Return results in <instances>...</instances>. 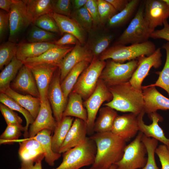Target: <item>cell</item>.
Listing matches in <instances>:
<instances>
[{
  "label": "cell",
  "instance_id": "cell-1",
  "mask_svg": "<svg viewBox=\"0 0 169 169\" xmlns=\"http://www.w3.org/2000/svg\"><path fill=\"white\" fill-rule=\"evenodd\" d=\"M95 142L96 153L92 167L109 169L122 158L126 141L111 132L95 133L90 137Z\"/></svg>",
  "mask_w": 169,
  "mask_h": 169
},
{
  "label": "cell",
  "instance_id": "cell-2",
  "mask_svg": "<svg viewBox=\"0 0 169 169\" xmlns=\"http://www.w3.org/2000/svg\"><path fill=\"white\" fill-rule=\"evenodd\" d=\"M112 96L110 101L103 105L121 112H129L138 115L144 110L142 90L133 87L129 81L108 87Z\"/></svg>",
  "mask_w": 169,
  "mask_h": 169
},
{
  "label": "cell",
  "instance_id": "cell-3",
  "mask_svg": "<svg viewBox=\"0 0 169 169\" xmlns=\"http://www.w3.org/2000/svg\"><path fill=\"white\" fill-rule=\"evenodd\" d=\"M96 153L94 141L87 137L82 143L63 153V161L54 169H79L92 165Z\"/></svg>",
  "mask_w": 169,
  "mask_h": 169
},
{
  "label": "cell",
  "instance_id": "cell-4",
  "mask_svg": "<svg viewBox=\"0 0 169 169\" xmlns=\"http://www.w3.org/2000/svg\"><path fill=\"white\" fill-rule=\"evenodd\" d=\"M156 49L155 44L149 40L128 46L116 45L107 49L101 54L99 59L102 61L110 59L123 63L135 60L141 56H149Z\"/></svg>",
  "mask_w": 169,
  "mask_h": 169
},
{
  "label": "cell",
  "instance_id": "cell-5",
  "mask_svg": "<svg viewBox=\"0 0 169 169\" xmlns=\"http://www.w3.org/2000/svg\"><path fill=\"white\" fill-rule=\"evenodd\" d=\"M144 4L138 8L134 17L115 42V45L141 43L148 41L151 33L144 16Z\"/></svg>",
  "mask_w": 169,
  "mask_h": 169
},
{
  "label": "cell",
  "instance_id": "cell-6",
  "mask_svg": "<svg viewBox=\"0 0 169 169\" xmlns=\"http://www.w3.org/2000/svg\"><path fill=\"white\" fill-rule=\"evenodd\" d=\"M143 134L139 131L134 140L126 146L122 158L115 164L116 169H140L145 166L147 152L141 140Z\"/></svg>",
  "mask_w": 169,
  "mask_h": 169
},
{
  "label": "cell",
  "instance_id": "cell-7",
  "mask_svg": "<svg viewBox=\"0 0 169 169\" xmlns=\"http://www.w3.org/2000/svg\"><path fill=\"white\" fill-rule=\"evenodd\" d=\"M106 62L99 58L93 59L80 75L72 91L87 99L95 90Z\"/></svg>",
  "mask_w": 169,
  "mask_h": 169
},
{
  "label": "cell",
  "instance_id": "cell-8",
  "mask_svg": "<svg viewBox=\"0 0 169 169\" xmlns=\"http://www.w3.org/2000/svg\"><path fill=\"white\" fill-rule=\"evenodd\" d=\"M109 59L106 62L100 79L108 87L129 81L137 67V60L121 63Z\"/></svg>",
  "mask_w": 169,
  "mask_h": 169
},
{
  "label": "cell",
  "instance_id": "cell-9",
  "mask_svg": "<svg viewBox=\"0 0 169 169\" xmlns=\"http://www.w3.org/2000/svg\"><path fill=\"white\" fill-rule=\"evenodd\" d=\"M112 99V96L108 87L99 79L94 92L83 102L87 113L86 123L88 134H91L94 132L96 115L102 105L104 102H109Z\"/></svg>",
  "mask_w": 169,
  "mask_h": 169
},
{
  "label": "cell",
  "instance_id": "cell-10",
  "mask_svg": "<svg viewBox=\"0 0 169 169\" xmlns=\"http://www.w3.org/2000/svg\"><path fill=\"white\" fill-rule=\"evenodd\" d=\"M9 13L8 41L15 43L21 33L33 22L29 16L23 0H13Z\"/></svg>",
  "mask_w": 169,
  "mask_h": 169
},
{
  "label": "cell",
  "instance_id": "cell-11",
  "mask_svg": "<svg viewBox=\"0 0 169 169\" xmlns=\"http://www.w3.org/2000/svg\"><path fill=\"white\" fill-rule=\"evenodd\" d=\"M162 56L161 49L158 48L151 55L141 56L137 59V67L129 81L133 87L142 90V83L151 68L157 69L161 65Z\"/></svg>",
  "mask_w": 169,
  "mask_h": 169
},
{
  "label": "cell",
  "instance_id": "cell-12",
  "mask_svg": "<svg viewBox=\"0 0 169 169\" xmlns=\"http://www.w3.org/2000/svg\"><path fill=\"white\" fill-rule=\"evenodd\" d=\"M144 16L151 33L163 25L169 17V7L164 0H147L144 4Z\"/></svg>",
  "mask_w": 169,
  "mask_h": 169
},
{
  "label": "cell",
  "instance_id": "cell-13",
  "mask_svg": "<svg viewBox=\"0 0 169 169\" xmlns=\"http://www.w3.org/2000/svg\"><path fill=\"white\" fill-rule=\"evenodd\" d=\"M93 59V54L87 44L83 45L79 42L76 44L64 56L58 65L61 83L78 64L83 61H86L90 63Z\"/></svg>",
  "mask_w": 169,
  "mask_h": 169
},
{
  "label": "cell",
  "instance_id": "cell-14",
  "mask_svg": "<svg viewBox=\"0 0 169 169\" xmlns=\"http://www.w3.org/2000/svg\"><path fill=\"white\" fill-rule=\"evenodd\" d=\"M47 97L58 123L63 117L68 101L61 88L60 72L54 73L48 89Z\"/></svg>",
  "mask_w": 169,
  "mask_h": 169
},
{
  "label": "cell",
  "instance_id": "cell-15",
  "mask_svg": "<svg viewBox=\"0 0 169 169\" xmlns=\"http://www.w3.org/2000/svg\"><path fill=\"white\" fill-rule=\"evenodd\" d=\"M27 66L30 69L34 78L41 102H45L48 99V92L50 84L58 67L52 64Z\"/></svg>",
  "mask_w": 169,
  "mask_h": 169
},
{
  "label": "cell",
  "instance_id": "cell-16",
  "mask_svg": "<svg viewBox=\"0 0 169 169\" xmlns=\"http://www.w3.org/2000/svg\"><path fill=\"white\" fill-rule=\"evenodd\" d=\"M145 113L143 110L137 116L139 131L147 137L154 138L161 142L168 149L169 139L165 136L163 130L158 124L159 122L163 120L162 117L156 112L148 114V117L152 121V123L147 125L143 120Z\"/></svg>",
  "mask_w": 169,
  "mask_h": 169
},
{
  "label": "cell",
  "instance_id": "cell-17",
  "mask_svg": "<svg viewBox=\"0 0 169 169\" xmlns=\"http://www.w3.org/2000/svg\"><path fill=\"white\" fill-rule=\"evenodd\" d=\"M51 108L48 99L45 102H41L38 114L28 130V138L33 137L44 129L54 131L57 123L53 115Z\"/></svg>",
  "mask_w": 169,
  "mask_h": 169
},
{
  "label": "cell",
  "instance_id": "cell-18",
  "mask_svg": "<svg viewBox=\"0 0 169 169\" xmlns=\"http://www.w3.org/2000/svg\"><path fill=\"white\" fill-rule=\"evenodd\" d=\"M137 116L131 113L118 115L115 120L111 132L125 141H129L139 131Z\"/></svg>",
  "mask_w": 169,
  "mask_h": 169
},
{
  "label": "cell",
  "instance_id": "cell-19",
  "mask_svg": "<svg viewBox=\"0 0 169 169\" xmlns=\"http://www.w3.org/2000/svg\"><path fill=\"white\" fill-rule=\"evenodd\" d=\"M11 86L16 90L40 99L34 76L30 69L24 64L19 70Z\"/></svg>",
  "mask_w": 169,
  "mask_h": 169
},
{
  "label": "cell",
  "instance_id": "cell-20",
  "mask_svg": "<svg viewBox=\"0 0 169 169\" xmlns=\"http://www.w3.org/2000/svg\"><path fill=\"white\" fill-rule=\"evenodd\" d=\"M73 48L69 46H57L48 50L39 56L26 59L23 62L24 64L28 66L52 64L58 67L62 59Z\"/></svg>",
  "mask_w": 169,
  "mask_h": 169
},
{
  "label": "cell",
  "instance_id": "cell-21",
  "mask_svg": "<svg viewBox=\"0 0 169 169\" xmlns=\"http://www.w3.org/2000/svg\"><path fill=\"white\" fill-rule=\"evenodd\" d=\"M86 123L81 119L75 118L62 144L59 153H64L77 146L87 138Z\"/></svg>",
  "mask_w": 169,
  "mask_h": 169
},
{
  "label": "cell",
  "instance_id": "cell-22",
  "mask_svg": "<svg viewBox=\"0 0 169 169\" xmlns=\"http://www.w3.org/2000/svg\"><path fill=\"white\" fill-rule=\"evenodd\" d=\"M144 96V110L148 114L158 110H169V99L164 96L155 87L142 86Z\"/></svg>",
  "mask_w": 169,
  "mask_h": 169
},
{
  "label": "cell",
  "instance_id": "cell-23",
  "mask_svg": "<svg viewBox=\"0 0 169 169\" xmlns=\"http://www.w3.org/2000/svg\"><path fill=\"white\" fill-rule=\"evenodd\" d=\"M50 14L56 22L61 33L71 34L74 36L81 44L83 45L85 43V31L74 20L53 12Z\"/></svg>",
  "mask_w": 169,
  "mask_h": 169
},
{
  "label": "cell",
  "instance_id": "cell-24",
  "mask_svg": "<svg viewBox=\"0 0 169 169\" xmlns=\"http://www.w3.org/2000/svg\"><path fill=\"white\" fill-rule=\"evenodd\" d=\"M57 46L52 42L22 43L18 45L16 57L23 62L28 59L39 56L48 50Z\"/></svg>",
  "mask_w": 169,
  "mask_h": 169
},
{
  "label": "cell",
  "instance_id": "cell-25",
  "mask_svg": "<svg viewBox=\"0 0 169 169\" xmlns=\"http://www.w3.org/2000/svg\"><path fill=\"white\" fill-rule=\"evenodd\" d=\"M3 93L15 100L35 119L40 108L41 101L40 98L29 95L21 94L10 87L6 89Z\"/></svg>",
  "mask_w": 169,
  "mask_h": 169
},
{
  "label": "cell",
  "instance_id": "cell-26",
  "mask_svg": "<svg viewBox=\"0 0 169 169\" xmlns=\"http://www.w3.org/2000/svg\"><path fill=\"white\" fill-rule=\"evenodd\" d=\"M99 111L93 131L95 133L111 132L115 120L118 115L117 113L114 109L106 106L100 108Z\"/></svg>",
  "mask_w": 169,
  "mask_h": 169
},
{
  "label": "cell",
  "instance_id": "cell-27",
  "mask_svg": "<svg viewBox=\"0 0 169 169\" xmlns=\"http://www.w3.org/2000/svg\"><path fill=\"white\" fill-rule=\"evenodd\" d=\"M66 107L64 112L63 117H74L82 120L86 123L87 113L84 108L81 96L72 91L69 96Z\"/></svg>",
  "mask_w": 169,
  "mask_h": 169
},
{
  "label": "cell",
  "instance_id": "cell-28",
  "mask_svg": "<svg viewBox=\"0 0 169 169\" xmlns=\"http://www.w3.org/2000/svg\"><path fill=\"white\" fill-rule=\"evenodd\" d=\"M19 142L18 152L21 161L35 159L44 155L43 146L37 141L27 138Z\"/></svg>",
  "mask_w": 169,
  "mask_h": 169
},
{
  "label": "cell",
  "instance_id": "cell-29",
  "mask_svg": "<svg viewBox=\"0 0 169 169\" xmlns=\"http://www.w3.org/2000/svg\"><path fill=\"white\" fill-rule=\"evenodd\" d=\"M52 132L48 130L44 129L38 133L33 137L29 138L38 141L42 145L44 151L45 161L50 166H53L55 161L61 156V154L54 152L52 148Z\"/></svg>",
  "mask_w": 169,
  "mask_h": 169
},
{
  "label": "cell",
  "instance_id": "cell-30",
  "mask_svg": "<svg viewBox=\"0 0 169 169\" xmlns=\"http://www.w3.org/2000/svg\"><path fill=\"white\" fill-rule=\"evenodd\" d=\"M74 120L73 117L64 116L60 122L57 123L51 140L52 149L54 152L59 153Z\"/></svg>",
  "mask_w": 169,
  "mask_h": 169
},
{
  "label": "cell",
  "instance_id": "cell-31",
  "mask_svg": "<svg viewBox=\"0 0 169 169\" xmlns=\"http://www.w3.org/2000/svg\"><path fill=\"white\" fill-rule=\"evenodd\" d=\"M24 65L23 62L14 57L0 74V91L3 93L10 87L11 81L15 77Z\"/></svg>",
  "mask_w": 169,
  "mask_h": 169
},
{
  "label": "cell",
  "instance_id": "cell-32",
  "mask_svg": "<svg viewBox=\"0 0 169 169\" xmlns=\"http://www.w3.org/2000/svg\"><path fill=\"white\" fill-rule=\"evenodd\" d=\"M89 63L87 61H83L78 64L70 71L61 83L62 90L66 98L68 99L80 75L89 66Z\"/></svg>",
  "mask_w": 169,
  "mask_h": 169
},
{
  "label": "cell",
  "instance_id": "cell-33",
  "mask_svg": "<svg viewBox=\"0 0 169 169\" xmlns=\"http://www.w3.org/2000/svg\"><path fill=\"white\" fill-rule=\"evenodd\" d=\"M23 1L33 22L41 16L52 12L51 0H23Z\"/></svg>",
  "mask_w": 169,
  "mask_h": 169
},
{
  "label": "cell",
  "instance_id": "cell-34",
  "mask_svg": "<svg viewBox=\"0 0 169 169\" xmlns=\"http://www.w3.org/2000/svg\"><path fill=\"white\" fill-rule=\"evenodd\" d=\"M0 101L1 103L5 105L13 110L19 112L23 115L26 120V125L25 126V130L23 136L25 138L28 137L29 126L32 124L35 120L30 113L15 100L4 93H0Z\"/></svg>",
  "mask_w": 169,
  "mask_h": 169
},
{
  "label": "cell",
  "instance_id": "cell-35",
  "mask_svg": "<svg viewBox=\"0 0 169 169\" xmlns=\"http://www.w3.org/2000/svg\"><path fill=\"white\" fill-rule=\"evenodd\" d=\"M139 0H131L123 10L113 16L108 21L110 28H114L124 23L131 18L139 4Z\"/></svg>",
  "mask_w": 169,
  "mask_h": 169
},
{
  "label": "cell",
  "instance_id": "cell-36",
  "mask_svg": "<svg viewBox=\"0 0 169 169\" xmlns=\"http://www.w3.org/2000/svg\"><path fill=\"white\" fill-rule=\"evenodd\" d=\"M162 48L166 52V60L164 67L162 70L159 72V77L155 83L143 86L161 87L165 90L169 96V42L164 44Z\"/></svg>",
  "mask_w": 169,
  "mask_h": 169
},
{
  "label": "cell",
  "instance_id": "cell-37",
  "mask_svg": "<svg viewBox=\"0 0 169 169\" xmlns=\"http://www.w3.org/2000/svg\"><path fill=\"white\" fill-rule=\"evenodd\" d=\"M113 36L108 33L99 35L87 44L93 55V59H98L99 56L107 49L111 42Z\"/></svg>",
  "mask_w": 169,
  "mask_h": 169
},
{
  "label": "cell",
  "instance_id": "cell-38",
  "mask_svg": "<svg viewBox=\"0 0 169 169\" xmlns=\"http://www.w3.org/2000/svg\"><path fill=\"white\" fill-rule=\"evenodd\" d=\"M141 140L146 148L147 157L145 166L140 169H159L155 161V154L158 145V141L143 134Z\"/></svg>",
  "mask_w": 169,
  "mask_h": 169
},
{
  "label": "cell",
  "instance_id": "cell-39",
  "mask_svg": "<svg viewBox=\"0 0 169 169\" xmlns=\"http://www.w3.org/2000/svg\"><path fill=\"white\" fill-rule=\"evenodd\" d=\"M56 35L53 33L34 25L28 32L27 38L29 42L44 43L54 41Z\"/></svg>",
  "mask_w": 169,
  "mask_h": 169
},
{
  "label": "cell",
  "instance_id": "cell-40",
  "mask_svg": "<svg viewBox=\"0 0 169 169\" xmlns=\"http://www.w3.org/2000/svg\"><path fill=\"white\" fill-rule=\"evenodd\" d=\"M18 45L15 43L8 41L0 46V69L6 66L16 56Z\"/></svg>",
  "mask_w": 169,
  "mask_h": 169
},
{
  "label": "cell",
  "instance_id": "cell-41",
  "mask_svg": "<svg viewBox=\"0 0 169 169\" xmlns=\"http://www.w3.org/2000/svg\"><path fill=\"white\" fill-rule=\"evenodd\" d=\"M25 130V126H23L22 125H7L0 135V144H9L16 142L22 135V131L24 132Z\"/></svg>",
  "mask_w": 169,
  "mask_h": 169
},
{
  "label": "cell",
  "instance_id": "cell-42",
  "mask_svg": "<svg viewBox=\"0 0 169 169\" xmlns=\"http://www.w3.org/2000/svg\"><path fill=\"white\" fill-rule=\"evenodd\" d=\"M70 16L85 31H90L93 26V21L90 14L85 6L74 10L71 13Z\"/></svg>",
  "mask_w": 169,
  "mask_h": 169
},
{
  "label": "cell",
  "instance_id": "cell-43",
  "mask_svg": "<svg viewBox=\"0 0 169 169\" xmlns=\"http://www.w3.org/2000/svg\"><path fill=\"white\" fill-rule=\"evenodd\" d=\"M33 23L36 26L50 32H60L56 22L50 13L39 17L34 21Z\"/></svg>",
  "mask_w": 169,
  "mask_h": 169
},
{
  "label": "cell",
  "instance_id": "cell-44",
  "mask_svg": "<svg viewBox=\"0 0 169 169\" xmlns=\"http://www.w3.org/2000/svg\"><path fill=\"white\" fill-rule=\"evenodd\" d=\"M101 24H104L118 12L106 0H97Z\"/></svg>",
  "mask_w": 169,
  "mask_h": 169
},
{
  "label": "cell",
  "instance_id": "cell-45",
  "mask_svg": "<svg viewBox=\"0 0 169 169\" xmlns=\"http://www.w3.org/2000/svg\"><path fill=\"white\" fill-rule=\"evenodd\" d=\"M0 110L7 125H22L23 120L18 114L5 105L0 103Z\"/></svg>",
  "mask_w": 169,
  "mask_h": 169
},
{
  "label": "cell",
  "instance_id": "cell-46",
  "mask_svg": "<svg viewBox=\"0 0 169 169\" xmlns=\"http://www.w3.org/2000/svg\"><path fill=\"white\" fill-rule=\"evenodd\" d=\"M71 3L69 0H52V12L69 17L71 13Z\"/></svg>",
  "mask_w": 169,
  "mask_h": 169
},
{
  "label": "cell",
  "instance_id": "cell-47",
  "mask_svg": "<svg viewBox=\"0 0 169 169\" xmlns=\"http://www.w3.org/2000/svg\"><path fill=\"white\" fill-rule=\"evenodd\" d=\"M84 6L91 16L93 21V26L97 27L101 24L97 0H88Z\"/></svg>",
  "mask_w": 169,
  "mask_h": 169
},
{
  "label": "cell",
  "instance_id": "cell-48",
  "mask_svg": "<svg viewBox=\"0 0 169 169\" xmlns=\"http://www.w3.org/2000/svg\"><path fill=\"white\" fill-rule=\"evenodd\" d=\"M155 153L159 158L161 169H169V149L167 146L160 145L156 148Z\"/></svg>",
  "mask_w": 169,
  "mask_h": 169
},
{
  "label": "cell",
  "instance_id": "cell-49",
  "mask_svg": "<svg viewBox=\"0 0 169 169\" xmlns=\"http://www.w3.org/2000/svg\"><path fill=\"white\" fill-rule=\"evenodd\" d=\"M9 29V13L3 10L0 11V39L1 41Z\"/></svg>",
  "mask_w": 169,
  "mask_h": 169
},
{
  "label": "cell",
  "instance_id": "cell-50",
  "mask_svg": "<svg viewBox=\"0 0 169 169\" xmlns=\"http://www.w3.org/2000/svg\"><path fill=\"white\" fill-rule=\"evenodd\" d=\"M44 157L42 155L35 159L22 160L18 169H42V161Z\"/></svg>",
  "mask_w": 169,
  "mask_h": 169
},
{
  "label": "cell",
  "instance_id": "cell-51",
  "mask_svg": "<svg viewBox=\"0 0 169 169\" xmlns=\"http://www.w3.org/2000/svg\"><path fill=\"white\" fill-rule=\"evenodd\" d=\"M163 28L155 30L150 35V38L154 39H162L169 42V23L167 20H165Z\"/></svg>",
  "mask_w": 169,
  "mask_h": 169
},
{
  "label": "cell",
  "instance_id": "cell-52",
  "mask_svg": "<svg viewBox=\"0 0 169 169\" xmlns=\"http://www.w3.org/2000/svg\"><path fill=\"white\" fill-rule=\"evenodd\" d=\"M52 42L55 45L59 46H64L68 44L76 45L79 42L74 36L69 33H65L59 39Z\"/></svg>",
  "mask_w": 169,
  "mask_h": 169
},
{
  "label": "cell",
  "instance_id": "cell-53",
  "mask_svg": "<svg viewBox=\"0 0 169 169\" xmlns=\"http://www.w3.org/2000/svg\"><path fill=\"white\" fill-rule=\"evenodd\" d=\"M118 12H119L124 9L130 0H106Z\"/></svg>",
  "mask_w": 169,
  "mask_h": 169
},
{
  "label": "cell",
  "instance_id": "cell-54",
  "mask_svg": "<svg viewBox=\"0 0 169 169\" xmlns=\"http://www.w3.org/2000/svg\"><path fill=\"white\" fill-rule=\"evenodd\" d=\"M13 3V0H0V8L9 13Z\"/></svg>",
  "mask_w": 169,
  "mask_h": 169
},
{
  "label": "cell",
  "instance_id": "cell-55",
  "mask_svg": "<svg viewBox=\"0 0 169 169\" xmlns=\"http://www.w3.org/2000/svg\"><path fill=\"white\" fill-rule=\"evenodd\" d=\"M88 0H74L71 1L74 10L79 9L84 6Z\"/></svg>",
  "mask_w": 169,
  "mask_h": 169
},
{
  "label": "cell",
  "instance_id": "cell-56",
  "mask_svg": "<svg viewBox=\"0 0 169 169\" xmlns=\"http://www.w3.org/2000/svg\"><path fill=\"white\" fill-rule=\"evenodd\" d=\"M116 166L114 164L112 165L110 168L109 169H116Z\"/></svg>",
  "mask_w": 169,
  "mask_h": 169
},
{
  "label": "cell",
  "instance_id": "cell-57",
  "mask_svg": "<svg viewBox=\"0 0 169 169\" xmlns=\"http://www.w3.org/2000/svg\"><path fill=\"white\" fill-rule=\"evenodd\" d=\"M169 7V0H164Z\"/></svg>",
  "mask_w": 169,
  "mask_h": 169
},
{
  "label": "cell",
  "instance_id": "cell-58",
  "mask_svg": "<svg viewBox=\"0 0 169 169\" xmlns=\"http://www.w3.org/2000/svg\"><path fill=\"white\" fill-rule=\"evenodd\" d=\"M95 169V168H93L92 167H91V168H90V169Z\"/></svg>",
  "mask_w": 169,
  "mask_h": 169
},
{
  "label": "cell",
  "instance_id": "cell-59",
  "mask_svg": "<svg viewBox=\"0 0 169 169\" xmlns=\"http://www.w3.org/2000/svg\"><path fill=\"white\" fill-rule=\"evenodd\" d=\"M168 149H169V148Z\"/></svg>",
  "mask_w": 169,
  "mask_h": 169
}]
</instances>
